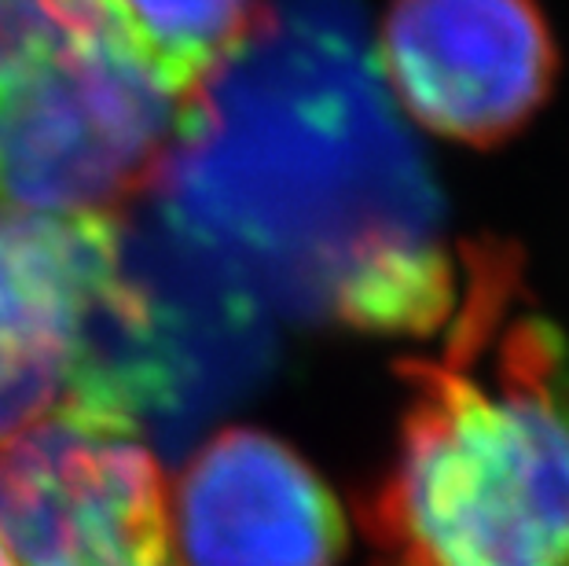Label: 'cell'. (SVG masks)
Here are the masks:
<instances>
[{
	"label": "cell",
	"instance_id": "obj_7",
	"mask_svg": "<svg viewBox=\"0 0 569 566\" xmlns=\"http://www.w3.org/2000/svg\"><path fill=\"white\" fill-rule=\"evenodd\" d=\"M169 534L184 566H338L346 515L298 449L228 427L180 471Z\"/></svg>",
	"mask_w": 569,
	"mask_h": 566
},
{
	"label": "cell",
	"instance_id": "obj_5",
	"mask_svg": "<svg viewBox=\"0 0 569 566\" xmlns=\"http://www.w3.org/2000/svg\"><path fill=\"white\" fill-rule=\"evenodd\" d=\"M375 67L433 137L500 148L559 81V44L537 0H390Z\"/></svg>",
	"mask_w": 569,
	"mask_h": 566
},
{
	"label": "cell",
	"instance_id": "obj_6",
	"mask_svg": "<svg viewBox=\"0 0 569 566\" xmlns=\"http://www.w3.org/2000/svg\"><path fill=\"white\" fill-rule=\"evenodd\" d=\"M0 537L22 566L173 545L162 467L140 438L59 413L0 441Z\"/></svg>",
	"mask_w": 569,
	"mask_h": 566
},
{
	"label": "cell",
	"instance_id": "obj_10",
	"mask_svg": "<svg viewBox=\"0 0 569 566\" xmlns=\"http://www.w3.org/2000/svg\"><path fill=\"white\" fill-rule=\"evenodd\" d=\"M107 33H126L107 0H0V89Z\"/></svg>",
	"mask_w": 569,
	"mask_h": 566
},
{
	"label": "cell",
	"instance_id": "obj_12",
	"mask_svg": "<svg viewBox=\"0 0 569 566\" xmlns=\"http://www.w3.org/2000/svg\"><path fill=\"white\" fill-rule=\"evenodd\" d=\"M0 566H19L16 556H11V548H8V540L0 537Z\"/></svg>",
	"mask_w": 569,
	"mask_h": 566
},
{
	"label": "cell",
	"instance_id": "obj_8",
	"mask_svg": "<svg viewBox=\"0 0 569 566\" xmlns=\"http://www.w3.org/2000/svg\"><path fill=\"white\" fill-rule=\"evenodd\" d=\"M114 258V218L0 207V441L67 408L84 309Z\"/></svg>",
	"mask_w": 569,
	"mask_h": 566
},
{
	"label": "cell",
	"instance_id": "obj_2",
	"mask_svg": "<svg viewBox=\"0 0 569 566\" xmlns=\"http://www.w3.org/2000/svg\"><path fill=\"white\" fill-rule=\"evenodd\" d=\"M397 376L401 441L360 500L368 534L422 566H569V342L526 306L515 244L459 247L441 357Z\"/></svg>",
	"mask_w": 569,
	"mask_h": 566
},
{
	"label": "cell",
	"instance_id": "obj_9",
	"mask_svg": "<svg viewBox=\"0 0 569 566\" xmlns=\"http://www.w3.org/2000/svg\"><path fill=\"white\" fill-rule=\"evenodd\" d=\"M132 44L177 92H191L258 22L264 0H107Z\"/></svg>",
	"mask_w": 569,
	"mask_h": 566
},
{
	"label": "cell",
	"instance_id": "obj_13",
	"mask_svg": "<svg viewBox=\"0 0 569 566\" xmlns=\"http://www.w3.org/2000/svg\"><path fill=\"white\" fill-rule=\"evenodd\" d=\"M386 566H422V563H416V559H405V556H397V563H386Z\"/></svg>",
	"mask_w": 569,
	"mask_h": 566
},
{
	"label": "cell",
	"instance_id": "obj_3",
	"mask_svg": "<svg viewBox=\"0 0 569 566\" xmlns=\"http://www.w3.org/2000/svg\"><path fill=\"white\" fill-rule=\"evenodd\" d=\"M184 96L129 33L84 41L0 89V207L100 214L159 173Z\"/></svg>",
	"mask_w": 569,
	"mask_h": 566
},
{
	"label": "cell",
	"instance_id": "obj_1",
	"mask_svg": "<svg viewBox=\"0 0 569 566\" xmlns=\"http://www.w3.org/2000/svg\"><path fill=\"white\" fill-rule=\"evenodd\" d=\"M154 202L290 324H335L360 276L441 218L353 0H264L184 96Z\"/></svg>",
	"mask_w": 569,
	"mask_h": 566
},
{
	"label": "cell",
	"instance_id": "obj_11",
	"mask_svg": "<svg viewBox=\"0 0 569 566\" xmlns=\"http://www.w3.org/2000/svg\"><path fill=\"white\" fill-rule=\"evenodd\" d=\"M84 566H180V563L173 556V545H162V548L122 552V556H107V559H96V563H84Z\"/></svg>",
	"mask_w": 569,
	"mask_h": 566
},
{
	"label": "cell",
	"instance_id": "obj_4",
	"mask_svg": "<svg viewBox=\"0 0 569 566\" xmlns=\"http://www.w3.org/2000/svg\"><path fill=\"white\" fill-rule=\"evenodd\" d=\"M118 265L148 312L166 376V413L151 441L177 460L217 413L269 379L276 317L154 199L118 221Z\"/></svg>",
	"mask_w": 569,
	"mask_h": 566
}]
</instances>
